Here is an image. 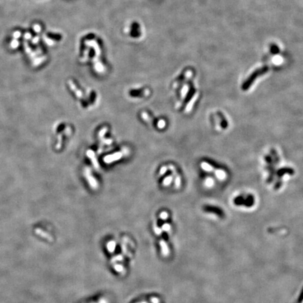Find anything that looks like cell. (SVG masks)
Masks as SVG:
<instances>
[{
  "label": "cell",
  "mask_w": 303,
  "mask_h": 303,
  "mask_svg": "<svg viewBox=\"0 0 303 303\" xmlns=\"http://www.w3.org/2000/svg\"><path fill=\"white\" fill-rule=\"evenodd\" d=\"M123 35L133 42H140L146 36V29L141 21L132 19L126 22L122 28Z\"/></svg>",
  "instance_id": "6da1fadb"
},
{
  "label": "cell",
  "mask_w": 303,
  "mask_h": 303,
  "mask_svg": "<svg viewBox=\"0 0 303 303\" xmlns=\"http://www.w3.org/2000/svg\"><path fill=\"white\" fill-rule=\"evenodd\" d=\"M124 155V153L122 152H115L112 155H110L105 156L104 157V161L105 162L106 164H110L112 162H114L115 161H117L120 159Z\"/></svg>",
  "instance_id": "7a4b0ae2"
},
{
  "label": "cell",
  "mask_w": 303,
  "mask_h": 303,
  "mask_svg": "<svg viewBox=\"0 0 303 303\" xmlns=\"http://www.w3.org/2000/svg\"><path fill=\"white\" fill-rule=\"evenodd\" d=\"M168 168H169V170L172 172L173 177H175V184L176 188H179V187H180V184H181L180 176L178 174L177 170H176L175 166H173L172 164H169V166H168Z\"/></svg>",
  "instance_id": "3957f363"
},
{
  "label": "cell",
  "mask_w": 303,
  "mask_h": 303,
  "mask_svg": "<svg viewBox=\"0 0 303 303\" xmlns=\"http://www.w3.org/2000/svg\"><path fill=\"white\" fill-rule=\"evenodd\" d=\"M199 92H196L193 96H192V97L191 98L190 100L189 101V103H187V105L185 110H184V112H185L186 113H189L192 111V108H193L195 103H196L198 98H199Z\"/></svg>",
  "instance_id": "277c9868"
},
{
  "label": "cell",
  "mask_w": 303,
  "mask_h": 303,
  "mask_svg": "<svg viewBox=\"0 0 303 303\" xmlns=\"http://www.w3.org/2000/svg\"><path fill=\"white\" fill-rule=\"evenodd\" d=\"M150 90L146 89L141 91H132L129 92V94L132 96H147L150 95Z\"/></svg>",
  "instance_id": "5b68a950"
},
{
  "label": "cell",
  "mask_w": 303,
  "mask_h": 303,
  "mask_svg": "<svg viewBox=\"0 0 303 303\" xmlns=\"http://www.w3.org/2000/svg\"><path fill=\"white\" fill-rule=\"evenodd\" d=\"M83 303H110L105 297H98L96 298L90 299Z\"/></svg>",
  "instance_id": "8992f818"
},
{
  "label": "cell",
  "mask_w": 303,
  "mask_h": 303,
  "mask_svg": "<svg viewBox=\"0 0 303 303\" xmlns=\"http://www.w3.org/2000/svg\"><path fill=\"white\" fill-rule=\"evenodd\" d=\"M201 167H202V169L203 170H204L206 171H208V172L213 171L214 170V168L212 166L211 164H209L208 163H207V162H205V161L201 163Z\"/></svg>",
  "instance_id": "52a82bcc"
},
{
  "label": "cell",
  "mask_w": 303,
  "mask_h": 303,
  "mask_svg": "<svg viewBox=\"0 0 303 303\" xmlns=\"http://www.w3.org/2000/svg\"><path fill=\"white\" fill-rule=\"evenodd\" d=\"M141 116H142V118L143 119H144L145 122H147L148 124H150V125L152 124V123H153V120L152 118L150 117V115H149L147 112H143L142 113V114H141Z\"/></svg>",
  "instance_id": "ba28073f"
},
{
  "label": "cell",
  "mask_w": 303,
  "mask_h": 303,
  "mask_svg": "<svg viewBox=\"0 0 303 303\" xmlns=\"http://www.w3.org/2000/svg\"><path fill=\"white\" fill-rule=\"evenodd\" d=\"M173 175H169V176H167V177L165 178L164 180H163V182H162V184H163V185L165 187L169 186V184L171 183V182L173 180Z\"/></svg>",
  "instance_id": "9c48e42d"
},
{
  "label": "cell",
  "mask_w": 303,
  "mask_h": 303,
  "mask_svg": "<svg viewBox=\"0 0 303 303\" xmlns=\"http://www.w3.org/2000/svg\"><path fill=\"white\" fill-rule=\"evenodd\" d=\"M216 174L217 175V177L220 179H221V180H222V179H225L226 177V173H225V171H223L222 170H216Z\"/></svg>",
  "instance_id": "30bf717a"
},
{
  "label": "cell",
  "mask_w": 303,
  "mask_h": 303,
  "mask_svg": "<svg viewBox=\"0 0 303 303\" xmlns=\"http://www.w3.org/2000/svg\"><path fill=\"white\" fill-rule=\"evenodd\" d=\"M156 126L159 128H164L166 126V122L164 119H160L158 122Z\"/></svg>",
  "instance_id": "8fae6325"
},
{
  "label": "cell",
  "mask_w": 303,
  "mask_h": 303,
  "mask_svg": "<svg viewBox=\"0 0 303 303\" xmlns=\"http://www.w3.org/2000/svg\"><path fill=\"white\" fill-rule=\"evenodd\" d=\"M167 168H168V166H162L161 168L160 171H159V173H160L161 175L165 174V173H166L167 171V170H168Z\"/></svg>",
  "instance_id": "7c38bea8"
},
{
  "label": "cell",
  "mask_w": 303,
  "mask_h": 303,
  "mask_svg": "<svg viewBox=\"0 0 303 303\" xmlns=\"http://www.w3.org/2000/svg\"><path fill=\"white\" fill-rule=\"evenodd\" d=\"M213 184V180H212V179H211V178L206 179V185L208 186V187H210Z\"/></svg>",
  "instance_id": "4fadbf2b"
}]
</instances>
